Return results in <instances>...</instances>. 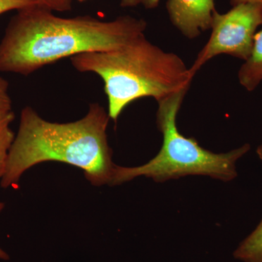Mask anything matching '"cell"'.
<instances>
[{
    "mask_svg": "<svg viewBox=\"0 0 262 262\" xmlns=\"http://www.w3.org/2000/svg\"><path fill=\"white\" fill-rule=\"evenodd\" d=\"M142 18H61L37 5L18 10L0 42V72L28 76L65 58L117 49L144 34Z\"/></svg>",
    "mask_w": 262,
    "mask_h": 262,
    "instance_id": "6da1fadb",
    "label": "cell"
},
{
    "mask_svg": "<svg viewBox=\"0 0 262 262\" xmlns=\"http://www.w3.org/2000/svg\"><path fill=\"white\" fill-rule=\"evenodd\" d=\"M110 120L108 111L98 103H91L80 120L67 123L47 121L34 108L26 106L20 113L1 187L18 184L24 172L47 161L82 169L95 187L110 185L116 165L106 134Z\"/></svg>",
    "mask_w": 262,
    "mask_h": 262,
    "instance_id": "7a4b0ae2",
    "label": "cell"
},
{
    "mask_svg": "<svg viewBox=\"0 0 262 262\" xmlns=\"http://www.w3.org/2000/svg\"><path fill=\"white\" fill-rule=\"evenodd\" d=\"M70 60L78 72L101 77L108 116L115 122L133 101L144 97L158 101L189 90L194 77L181 57L155 46L145 34L117 49L82 53Z\"/></svg>",
    "mask_w": 262,
    "mask_h": 262,
    "instance_id": "3957f363",
    "label": "cell"
},
{
    "mask_svg": "<svg viewBox=\"0 0 262 262\" xmlns=\"http://www.w3.org/2000/svg\"><path fill=\"white\" fill-rule=\"evenodd\" d=\"M188 90L157 101V126L163 135L158 154L149 162L134 168L116 165L110 186L120 185L139 177L165 182L187 176H206L227 182L237 176L236 163L251 149L250 144L225 153L202 147L194 138L183 136L177 127V115Z\"/></svg>",
    "mask_w": 262,
    "mask_h": 262,
    "instance_id": "277c9868",
    "label": "cell"
},
{
    "mask_svg": "<svg viewBox=\"0 0 262 262\" xmlns=\"http://www.w3.org/2000/svg\"><path fill=\"white\" fill-rule=\"evenodd\" d=\"M261 25L262 3L235 5L223 14L215 10L211 37L190 67L192 73L195 75L207 62L221 54L246 61L252 49L256 29Z\"/></svg>",
    "mask_w": 262,
    "mask_h": 262,
    "instance_id": "5b68a950",
    "label": "cell"
},
{
    "mask_svg": "<svg viewBox=\"0 0 262 262\" xmlns=\"http://www.w3.org/2000/svg\"><path fill=\"white\" fill-rule=\"evenodd\" d=\"M166 8L174 27L190 39L211 29L216 10L214 0H168Z\"/></svg>",
    "mask_w": 262,
    "mask_h": 262,
    "instance_id": "8992f818",
    "label": "cell"
},
{
    "mask_svg": "<svg viewBox=\"0 0 262 262\" xmlns=\"http://www.w3.org/2000/svg\"><path fill=\"white\" fill-rule=\"evenodd\" d=\"M238 80L248 91H254L262 81V28L253 37L251 53L238 72Z\"/></svg>",
    "mask_w": 262,
    "mask_h": 262,
    "instance_id": "52a82bcc",
    "label": "cell"
},
{
    "mask_svg": "<svg viewBox=\"0 0 262 262\" xmlns=\"http://www.w3.org/2000/svg\"><path fill=\"white\" fill-rule=\"evenodd\" d=\"M233 256L243 262H262V220L256 229L239 244Z\"/></svg>",
    "mask_w": 262,
    "mask_h": 262,
    "instance_id": "ba28073f",
    "label": "cell"
},
{
    "mask_svg": "<svg viewBox=\"0 0 262 262\" xmlns=\"http://www.w3.org/2000/svg\"><path fill=\"white\" fill-rule=\"evenodd\" d=\"M14 117L13 111L0 114V179L5 175L10 149L15 137L10 128Z\"/></svg>",
    "mask_w": 262,
    "mask_h": 262,
    "instance_id": "9c48e42d",
    "label": "cell"
},
{
    "mask_svg": "<svg viewBox=\"0 0 262 262\" xmlns=\"http://www.w3.org/2000/svg\"><path fill=\"white\" fill-rule=\"evenodd\" d=\"M37 5L39 3L36 0H0V15L10 10H21Z\"/></svg>",
    "mask_w": 262,
    "mask_h": 262,
    "instance_id": "30bf717a",
    "label": "cell"
},
{
    "mask_svg": "<svg viewBox=\"0 0 262 262\" xmlns=\"http://www.w3.org/2000/svg\"><path fill=\"white\" fill-rule=\"evenodd\" d=\"M9 83L0 77V114L12 111V101L8 94Z\"/></svg>",
    "mask_w": 262,
    "mask_h": 262,
    "instance_id": "8fae6325",
    "label": "cell"
},
{
    "mask_svg": "<svg viewBox=\"0 0 262 262\" xmlns=\"http://www.w3.org/2000/svg\"><path fill=\"white\" fill-rule=\"evenodd\" d=\"M40 6L52 11H70L72 8V0H36Z\"/></svg>",
    "mask_w": 262,
    "mask_h": 262,
    "instance_id": "7c38bea8",
    "label": "cell"
},
{
    "mask_svg": "<svg viewBox=\"0 0 262 262\" xmlns=\"http://www.w3.org/2000/svg\"><path fill=\"white\" fill-rule=\"evenodd\" d=\"M160 0H120V6L122 8H134L141 6L146 9H154L158 7Z\"/></svg>",
    "mask_w": 262,
    "mask_h": 262,
    "instance_id": "4fadbf2b",
    "label": "cell"
},
{
    "mask_svg": "<svg viewBox=\"0 0 262 262\" xmlns=\"http://www.w3.org/2000/svg\"><path fill=\"white\" fill-rule=\"evenodd\" d=\"M232 5L245 4V3H262V0H230Z\"/></svg>",
    "mask_w": 262,
    "mask_h": 262,
    "instance_id": "5bb4252c",
    "label": "cell"
},
{
    "mask_svg": "<svg viewBox=\"0 0 262 262\" xmlns=\"http://www.w3.org/2000/svg\"><path fill=\"white\" fill-rule=\"evenodd\" d=\"M5 208V203H2L0 202V213L3 211ZM0 258L3 260H8L9 259V256H8V253L5 252V251H3V249L0 248Z\"/></svg>",
    "mask_w": 262,
    "mask_h": 262,
    "instance_id": "9a60e30c",
    "label": "cell"
},
{
    "mask_svg": "<svg viewBox=\"0 0 262 262\" xmlns=\"http://www.w3.org/2000/svg\"><path fill=\"white\" fill-rule=\"evenodd\" d=\"M256 154H257L258 158L262 160V144L258 146L257 149H256Z\"/></svg>",
    "mask_w": 262,
    "mask_h": 262,
    "instance_id": "2e32d148",
    "label": "cell"
},
{
    "mask_svg": "<svg viewBox=\"0 0 262 262\" xmlns=\"http://www.w3.org/2000/svg\"><path fill=\"white\" fill-rule=\"evenodd\" d=\"M77 1H79V2H84V1H86V0H77Z\"/></svg>",
    "mask_w": 262,
    "mask_h": 262,
    "instance_id": "e0dca14e",
    "label": "cell"
}]
</instances>
